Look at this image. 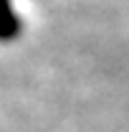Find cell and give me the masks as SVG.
<instances>
[{"label": "cell", "instance_id": "obj_1", "mask_svg": "<svg viewBox=\"0 0 129 132\" xmlns=\"http://www.w3.org/2000/svg\"><path fill=\"white\" fill-rule=\"evenodd\" d=\"M5 3V28H3V38L5 41H10V38H15L18 33H20V18H18V13H15V8H13V0H3Z\"/></svg>", "mask_w": 129, "mask_h": 132}]
</instances>
